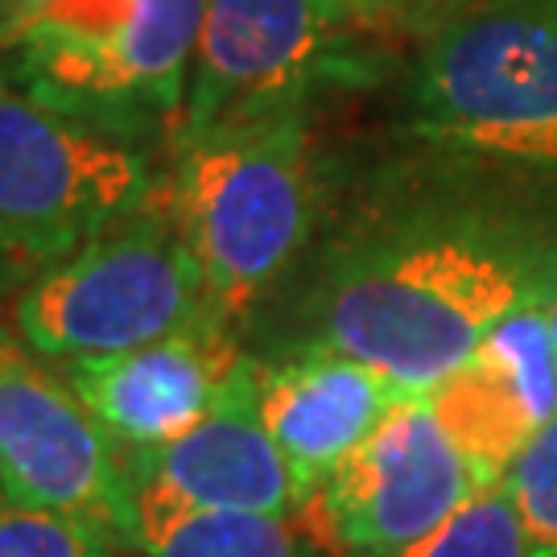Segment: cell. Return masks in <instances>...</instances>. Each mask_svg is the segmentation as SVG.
I'll list each match as a JSON object with an SVG mask.
<instances>
[{"instance_id":"cell-14","label":"cell","mask_w":557,"mask_h":557,"mask_svg":"<svg viewBox=\"0 0 557 557\" xmlns=\"http://www.w3.org/2000/svg\"><path fill=\"white\" fill-rule=\"evenodd\" d=\"M137 549L145 557H326L289 517L211 512L140 492Z\"/></svg>"},{"instance_id":"cell-7","label":"cell","mask_w":557,"mask_h":557,"mask_svg":"<svg viewBox=\"0 0 557 557\" xmlns=\"http://www.w3.org/2000/svg\"><path fill=\"white\" fill-rule=\"evenodd\" d=\"M372 46L343 0H207L178 133L281 108H310L331 83H356Z\"/></svg>"},{"instance_id":"cell-4","label":"cell","mask_w":557,"mask_h":557,"mask_svg":"<svg viewBox=\"0 0 557 557\" xmlns=\"http://www.w3.org/2000/svg\"><path fill=\"white\" fill-rule=\"evenodd\" d=\"M220 319L202 264L165 195L25 281L13 298L17 335L50 363L116 356Z\"/></svg>"},{"instance_id":"cell-3","label":"cell","mask_w":557,"mask_h":557,"mask_svg":"<svg viewBox=\"0 0 557 557\" xmlns=\"http://www.w3.org/2000/svg\"><path fill=\"white\" fill-rule=\"evenodd\" d=\"M405 145L557 170V0H479L418 46Z\"/></svg>"},{"instance_id":"cell-10","label":"cell","mask_w":557,"mask_h":557,"mask_svg":"<svg viewBox=\"0 0 557 557\" xmlns=\"http://www.w3.org/2000/svg\"><path fill=\"white\" fill-rule=\"evenodd\" d=\"M248 356L232 322L207 319L133 351L62 359L54 368L124 458H140L190 434Z\"/></svg>"},{"instance_id":"cell-20","label":"cell","mask_w":557,"mask_h":557,"mask_svg":"<svg viewBox=\"0 0 557 557\" xmlns=\"http://www.w3.org/2000/svg\"><path fill=\"white\" fill-rule=\"evenodd\" d=\"M25 281H29V273H25V269H21L17 260L9 257L4 248H0V301L17 298L21 289H25Z\"/></svg>"},{"instance_id":"cell-5","label":"cell","mask_w":557,"mask_h":557,"mask_svg":"<svg viewBox=\"0 0 557 557\" xmlns=\"http://www.w3.org/2000/svg\"><path fill=\"white\" fill-rule=\"evenodd\" d=\"M207 0H59L0 54L25 96L140 137L178 128Z\"/></svg>"},{"instance_id":"cell-12","label":"cell","mask_w":557,"mask_h":557,"mask_svg":"<svg viewBox=\"0 0 557 557\" xmlns=\"http://www.w3.org/2000/svg\"><path fill=\"white\" fill-rule=\"evenodd\" d=\"M133 487L211 512H260L298 520V483L257 409V356L244 359L236 380L207 418L153 455L128 458Z\"/></svg>"},{"instance_id":"cell-21","label":"cell","mask_w":557,"mask_h":557,"mask_svg":"<svg viewBox=\"0 0 557 557\" xmlns=\"http://www.w3.org/2000/svg\"><path fill=\"white\" fill-rule=\"evenodd\" d=\"M549 322H554V338H557V294H554V301H549Z\"/></svg>"},{"instance_id":"cell-1","label":"cell","mask_w":557,"mask_h":557,"mask_svg":"<svg viewBox=\"0 0 557 557\" xmlns=\"http://www.w3.org/2000/svg\"><path fill=\"white\" fill-rule=\"evenodd\" d=\"M554 294L557 170L409 145L260 306L264 351L331 347L400 393H430L508 314Z\"/></svg>"},{"instance_id":"cell-2","label":"cell","mask_w":557,"mask_h":557,"mask_svg":"<svg viewBox=\"0 0 557 557\" xmlns=\"http://www.w3.org/2000/svg\"><path fill=\"white\" fill-rule=\"evenodd\" d=\"M211 306L239 335L298 269L322 223V161L310 108L178 133L161 178Z\"/></svg>"},{"instance_id":"cell-15","label":"cell","mask_w":557,"mask_h":557,"mask_svg":"<svg viewBox=\"0 0 557 557\" xmlns=\"http://www.w3.org/2000/svg\"><path fill=\"white\" fill-rule=\"evenodd\" d=\"M380 557H537L529 529L520 520L517 504L508 496L504 479L492 487H479L450 520H442L430 537L405 545L397 554Z\"/></svg>"},{"instance_id":"cell-18","label":"cell","mask_w":557,"mask_h":557,"mask_svg":"<svg viewBox=\"0 0 557 557\" xmlns=\"http://www.w3.org/2000/svg\"><path fill=\"white\" fill-rule=\"evenodd\" d=\"M347 13L368 38L376 41H413L421 46L458 21L479 0H343Z\"/></svg>"},{"instance_id":"cell-9","label":"cell","mask_w":557,"mask_h":557,"mask_svg":"<svg viewBox=\"0 0 557 557\" xmlns=\"http://www.w3.org/2000/svg\"><path fill=\"white\" fill-rule=\"evenodd\" d=\"M0 483L13 496L137 549L128 458L13 322H0Z\"/></svg>"},{"instance_id":"cell-11","label":"cell","mask_w":557,"mask_h":557,"mask_svg":"<svg viewBox=\"0 0 557 557\" xmlns=\"http://www.w3.org/2000/svg\"><path fill=\"white\" fill-rule=\"evenodd\" d=\"M549 301H529L508 314L479 343L475 356L425 393L483 487L508 475L529 438L557 413V338Z\"/></svg>"},{"instance_id":"cell-17","label":"cell","mask_w":557,"mask_h":557,"mask_svg":"<svg viewBox=\"0 0 557 557\" xmlns=\"http://www.w3.org/2000/svg\"><path fill=\"white\" fill-rule=\"evenodd\" d=\"M504 487L529 529L533 554L557 557V413L541 425L517 455V462L508 467Z\"/></svg>"},{"instance_id":"cell-8","label":"cell","mask_w":557,"mask_h":557,"mask_svg":"<svg viewBox=\"0 0 557 557\" xmlns=\"http://www.w3.org/2000/svg\"><path fill=\"white\" fill-rule=\"evenodd\" d=\"M479 487L425 393H405L298 520L326 557H380L430 537Z\"/></svg>"},{"instance_id":"cell-16","label":"cell","mask_w":557,"mask_h":557,"mask_svg":"<svg viewBox=\"0 0 557 557\" xmlns=\"http://www.w3.org/2000/svg\"><path fill=\"white\" fill-rule=\"evenodd\" d=\"M0 557H128V549L83 520L13 496L0 483Z\"/></svg>"},{"instance_id":"cell-13","label":"cell","mask_w":557,"mask_h":557,"mask_svg":"<svg viewBox=\"0 0 557 557\" xmlns=\"http://www.w3.org/2000/svg\"><path fill=\"white\" fill-rule=\"evenodd\" d=\"M400 397L405 393L384 372L331 347L257 356L260 421L294 471L301 508Z\"/></svg>"},{"instance_id":"cell-19","label":"cell","mask_w":557,"mask_h":557,"mask_svg":"<svg viewBox=\"0 0 557 557\" xmlns=\"http://www.w3.org/2000/svg\"><path fill=\"white\" fill-rule=\"evenodd\" d=\"M59 0H0V54L13 50L29 25H38Z\"/></svg>"},{"instance_id":"cell-6","label":"cell","mask_w":557,"mask_h":557,"mask_svg":"<svg viewBox=\"0 0 557 557\" xmlns=\"http://www.w3.org/2000/svg\"><path fill=\"white\" fill-rule=\"evenodd\" d=\"M158 190L137 137L50 108L0 75V248L29 277Z\"/></svg>"}]
</instances>
